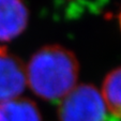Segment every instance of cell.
<instances>
[{
	"label": "cell",
	"instance_id": "1",
	"mask_svg": "<svg viewBox=\"0 0 121 121\" xmlns=\"http://www.w3.org/2000/svg\"><path fill=\"white\" fill-rule=\"evenodd\" d=\"M27 84L43 100L65 96L78 80L79 64L71 50L60 45H47L38 50L26 66Z\"/></svg>",
	"mask_w": 121,
	"mask_h": 121
},
{
	"label": "cell",
	"instance_id": "2",
	"mask_svg": "<svg viewBox=\"0 0 121 121\" xmlns=\"http://www.w3.org/2000/svg\"><path fill=\"white\" fill-rule=\"evenodd\" d=\"M106 112L100 90L93 85L80 84L62 98L58 116L60 121H104Z\"/></svg>",
	"mask_w": 121,
	"mask_h": 121
},
{
	"label": "cell",
	"instance_id": "3",
	"mask_svg": "<svg viewBox=\"0 0 121 121\" xmlns=\"http://www.w3.org/2000/svg\"><path fill=\"white\" fill-rule=\"evenodd\" d=\"M27 86L26 66L22 60L0 52V103L19 98Z\"/></svg>",
	"mask_w": 121,
	"mask_h": 121
},
{
	"label": "cell",
	"instance_id": "4",
	"mask_svg": "<svg viewBox=\"0 0 121 121\" xmlns=\"http://www.w3.org/2000/svg\"><path fill=\"white\" fill-rule=\"evenodd\" d=\"M28 16L23 0H0V42L19 35L27 27Z\"/></svg>",
	"mask_w": 121,
	"mask_h": 121
},
{
	"label": "cell",
	"instance_id": "5",
	"mask_svg": "<svg viewBox=\"0 0 121 121\" xmlns=\"http://www.w3.org/2000/svg\"><path fill=\"white\" fill-rule=\"evenodd\" d=\"M0 121H42L39 108L31 100L14 99L0 103Z\"/></svg>",
	"mask_w": 121,
	"mask_h": 121
},
{
	"label": "cell",
	"instance_id": "6",
	"mask_svg": "<svg viewBox=\"0 0 121 121\" xmlns=\"http://www.w3.org/2000/svg\"><path fill=\"white\" fill-rule=\"evenodd\" d=\"M101 93L106 108L112 115L121 118V66L107 74Z\"/></svg>",
	"mask_w": 121,
	"mask_h": 121
},
{
	"label": "cell",
	"instance_id": "7",
	"mask_svg": "<svg viewBox=\"0 0 121 121\" xmlns=\"http://www.w3.org/2000/svg\"><path fill=\"white\" fill-rule=\"evenodd\" d=\"M3 49H5V48H3L2 46H0V52H1V50H3Z\"/></svg>",
	"mask_w": 121,
	"mask_h": 121
},
{
	"label": "cell",
	"instance_id": "8",
	"mask_svg": "<svg viewBox=\"0 0 121 121\" xmlns=\"http://www.w3.org/2000/svg\"><path fill=\"white\" fill-rule=\"evenodd\" d=\"M120 24H121V15H120Z\"/></svg>",
	"mask_w": 121,
	"mask_h": 121
}]
</instances>
